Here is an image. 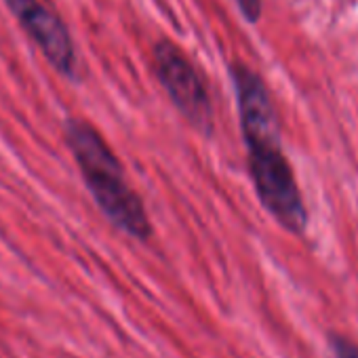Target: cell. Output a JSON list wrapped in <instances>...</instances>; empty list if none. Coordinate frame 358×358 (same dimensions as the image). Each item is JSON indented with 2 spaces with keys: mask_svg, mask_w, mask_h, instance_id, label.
<instances>
[{
  "mask_svg": "<svg viewBox=\"0 0 358 358\" xmlns=\"http://www.w3.org/2000/svg\"><path fill=\"white\" fill-rule=\"evenodd\" d=\"M154 70L175 108L199 131L209 133L213 127V108L203 76L192 62L173 43L162 41L154 47Z\"/></svg>",
  "mask_w": 358,
  "mask_h": 358,
  "instance_id": "obj_3",
  "label": "cell"
},
{
  "mask_svg": "<svg viewBox=\"0 0 358 358\" xmlns=\"http://www.w3.org/2000/svg\"><path fill=\"white\" fill-rule=\"evenodd\" d=\"M66 141L91 196L108 222L133 238H150L152 224L143 203L131 188L120 160L101 133L83 118H70L66 122Z\"/></svg>",
  "mask_w": 358,
  "mask_h": 358,
  "instance_id": "obj_1",
  "label": "cell"
},
{
  "mask_svg": "<svg viewBox=\"0 0 358 358\" xmlns=\"http://www.w3.org/2000/svg\"><path fill=\"white\" fill-rule=\"evenodd\" d=\"M241 11L249 22H257L262 13V0H238Z\"/></svg>",
  "mask_w": 358,
  "mask_h": 358,
  "instance_id": "obj_6",
  "label": "cell"
},
{
  "mask_svg": "<svg viewBox=\"0 0 358 358\" xmlns=\"http://www.w3.org/2000/svg\"><path fill=\"white\" fill-rule=\"evenodd\" d=\"M245 143L257 199L285 230L301 234L308 224V211L293 166L282 152L280 133L247 137Z\"/></svg>",
  "mask_w": 358,
  "mask_h": 358,
  "instance_id": "obj_2",
  "label": "cell"
},
{
  "mask_svg": "<svg viewBox=\"0 0 358 358\" xmlns=\"http://www.w3.org/2000/svg\"><path fill=\"white\" fill-rule=\"evenodd\" d=\"M329 343L335 358H358V343H354L352 339L341 335H331Z\"/></svg>",
  "mask_w": 358,
  "mask_h": 358,
  "instance_id": "obj_5",
  "label": "cell"
},
{
  "mask_svg": "<svg viewBox=\"0 0 358 358\" xmlns=\"http://www.w3.org/2000/svg\"><path fill=\"white\" fill-rule=\"evenodd\" d=\"M13 15L20 20L24 30L41 47L49 64L64 76H72L76 68L74 45L66 24L55 11H51L41 0H5Z\"/></svg>",
  "mask_w": 358,
  "mask_h": 358,
  "instance_id": "obj_4",
  "label": "cell"
}]
</instances>
